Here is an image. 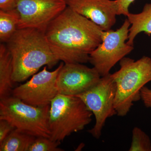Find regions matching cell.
Wrapping results in <instances>:
<instances>
[{"label":"cell","instance_id":"18","mask_svg":"<svg viewBox=\"0 0 151 151\" xmlns=\"http://www.w3.org/2000/svg\"><path fill=\"white\" fill-rule=\"evenodd\" d=\"M15 129V128L8 121L0 120V144Z\"/></svg>","mask_w":151,"mask_h":151},{"label":"cell","instance_id":"8","mask_svg":"<svg viewBox=\"0 0 151 151\" xmlns=\"http://www.w3.org/2000/svg\"><path fill=\"white\" fill-rule=\"evenodd\" d=\"M63 63H60L52 71H48L45 65L40 72L33 75L29 81L14 88L12 95L35 107L50 105L52 100L58 93L57 77Z\"/></svg>","mask_w":151,"mask_h":151},{"label":"cell","instance_id":"20","mask_svg":"<svg viewBox=\"0 0 151 151\" xmlns=\"http://www.w3.org/2000/svg\"><path fill=\"white\" fill-rule=\"evenodd\" d=\"M141 100L146 108L151 109V89L145 86L141 91Z\"/></svg>","mask_w":151,"mask_h":151},{"label":"cell","instance_id":"16","mask_svg":"<svg viewBox=\"0 0 151 151\" xmlns=\"http://www.w3.org/2000/svg\"><path fill=\"white\" fill-rule=\"evenodd\" d=\"M129 151H151V140L148 135L140 128L134 127Z\"/></svg>","mask_w":151,"mask_h":151},{"label":"cell","instance_id":"7","mask_svg":"<svg viewBox=\"0 0 151 151\" xmlns=\"http://www.w3.org/2000/svg\"><path fill=\"white\" fill-rule=\"evenodd\" d=\"M116 92V83L109 73L101 77L97 84L77 96L94 115L95 124L88 132L97 139L102 135L107 119L117 115L114 106Z\"/></svg>","mask_w":151,"mask_h":151},{"label":"cell","instance_id":"14","mask_svg":"<svg viewBox=\"0 0 151 151\" xmlns=\"http://www.w3.org/2000/svg\"><path fill=\"white\" fill-rule=\"evenodd\" d=\"M35 138L15 129L0 144V151H28Z\"/></svg>","mask_w":151,"mask_h":151},{"label":"cell","instance_id":"21","mask_svg":"<svg viewBox=\"0 0 151 151\" xmlns=\"http://www.w3.org/2000/svg\"><path fill=\"white\" fill-rule=\"evenodd\" d=\"M17 0H0L1 10H11L16 8Z\"/></svg>","mask_w":151,"mask_h":151},{"label":"cell","instance_id":"3","mask_svg":"<svg viewBox=\"0 0 151 151\" xmlns=\"http://www.w3.org/2000/svg\"><path fill=\"white\" fill-rule=\"evenodd\" d=\"M119 70L111 74L116 86L115 109L117 115L124 117L141 100V89L151 81V58L143 56L135 61L130 58L120 60Z\"/></svg>","mask_w":151,"mask_h":151},{"label":"cell","instance_id":"2","mask_svg":"<svg viewBox=\"0 0 151 151\" xmlns=\"http://www.w3.org/2000/svg\"><path fill=\"white\" fill-rule=\"evenodd\" d=\"M6 47L12 58L14 83L25 81L44 65L51 68L59 61L50 47L45 32L36 29H18Z\"/></svg>","mask_w":151,"mask_h":151},{"label":"cell","instance_id":"10","mask_svg":"<svg viewBox=\"0 0 151 151\" xmlns=\"http://www.w3.org/2000/svg\"><path fill=\"white\" fill-rule=\"evenodd\" d=\"M100 78L93 67L83 63H65L57 77L56 88L59 94L77 96L97 84Z\"/></svg>","mask_w":151,"mask_h":151},{"label":"cell","instance_id":"19","mask_svg":"<svg viewBox=\"0 0 151 151\" xmlns=\"http://www.w3.org/2000/svg\"><path fill=\"white\" fill-rule=\"evenodd\" d=\"M136 0H116L119 7L118 15L127 16L129 13V7Z\"/></svg>","mask_w":151,"mask_h":151},{"label":"cell","instance_id":"6","mask_svg":"<svg viewBox=\"0 0 151 151\" xmlns=\"http://www.w3.org/2000/svg\"><path fill=\"white\" fill-rule=\"evenodd\" d=\"M131 24L127 19L116 31H104L102 41L91 52L89 62L101 77L110 73L112 68L134 50L128 40Z\"/></svg>","mask_w":151,"mask_h":151},{"label":"cell","instance_id":"1","mask_svg":"<svg viewBox=\"0 0 151 151\" xmlns=\"http://www.w3.org/2000/svg\"><path fill=\"white\" fill-rule=\"evenodd\" d=\"M104 30L67 6L48 25L45 37L55 58L65 63H85L102 41Z\"/></svg>","mask_w":151,"mask_h":151},{"label":"cell","instance_id":"13","mask_svg":"<svg viewBox=\"0 0 151 151\" xmlns=\"http://www.w3.org/2000/svg\"><path fill=\"white\" fill-rule=\"evenodd\" d=\"M13 65L6 45H0V100L12 95L13 90Z\"/></svg>","mask_w":151,"mask_h":151},{"label":"cell","instance_id":"5","mask_svg":"<svg viewBox=\"0 0 151 151\" xmlns=\"http://www.w3.org/2000/svg\"><path fill=\"white\" fill-rule=\"evenodd\" d=\"M50 105L35 107L13 96L0 100V120H5L18 131L33 137L50 138Z\"/></svg>","mask_w":151,"mask_h":151},{"label":"cell","instance_id":"11","mask_svg":"<svg viewBox=\"0 0 151 151\" xmlns=\"http://www.w3.org/2000/svg\"><path fill=\"white\" fill-rule=\"evenodd\" d=\"M67 6L100 27L111 29L116 22L119 7L116 0H66Z\"/></svg>","mask_w":151,"mask_h":151},{"label":"cell","instance_id":"15","mask_svg":"<svg viewBox=\"0 0 151 151\" xmlns=\"http://www.w3.org/2000/svg\"><path fill=\"white\" fill-rule=\"evenodd\" d=\"M20 16L15 9L11 10H0V40L7 42L18 29Z\"/></svg>","mask_w":151,"mask_h":151},{"label":"cell","instance_id":"17","mask_svg":"<svg viewBox=\"0 0 151 151\" xmlns=\"http://www.w3.org/2000/svg\"><path fill=\"white\" fill-rule=\"evenodd\" d=\"M60 142H55L46 137H35L28 151H63L58 147Z\"/></svg>","mask_w":151,"mask_h":151},{"label":"cell","instance_id":"12","mask_svg":"<svg viewBox=\"0 0 151 151\" xmlns=\"http://www.w3.org/2000/svg\"><path fill=\"white\" fill-rule=\"evenodd\" d=\"M127 17L131 24L127 44L134 46L135 38L140 33L151 35V4H146L139 13H129Z\"/></svg>","mask_w":151,"mask_h":151},{"label":"cell","instance_id":"4","mask_svg":"<svg viewBox=\"0 0 151 151\" xmlns=\"http://www.w3.org/2000/svg\"><path fill=\"white\" fill-rule=\"evenodd\" d=\"M93 115L79 97L58 93L50 105V138L60 142L73 133L84 130L92 122Z\"/></svg>","mask_w":151,"mask_h":151},{"label":"cell","instance_id":"9","mask_svg":"<svg viewBox=\"0 0 151 151\" xmlns=\"http://www.w3.org/2000/svg\"><path fill=\"white\" fill-rule=\"evenodd\" d=\"M67 7L66 0H17L18 29L35 28L45 32L50 22Z\"/></svg>","mask_w":151,"mask_h":151}]
</instances>
